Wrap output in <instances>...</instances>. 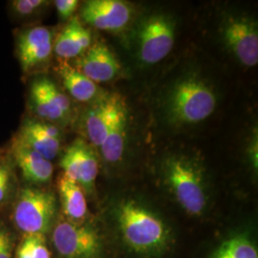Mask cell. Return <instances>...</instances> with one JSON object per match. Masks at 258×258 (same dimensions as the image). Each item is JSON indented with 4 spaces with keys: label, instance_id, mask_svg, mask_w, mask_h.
Masks as SVG:
<instances>
[{
    "label": "cell",
    "instance_id": "cell-1",
    "mask_svg": "<svg viewBox=\"0 0 258 258\" xmlns=\"http://www.w3.org/2000/svg\"><path fill=\"white\" fill-rule=\"evenodd\" d=\"M118 224L125 243L139 253H156L166 248L169 231L166 224L142 205L129 200L118 209Z\"/></svg>",
    "mask_w": 258,
    "mask_h": 258
},
{
    "label": "cell",
    "instance_id": "cell-2",
    "mask_svg": "<svg viewBox=\"0 0 258 258\" xmlns=\"http://www.w3.org/2000/svg\"><path fill=\"white\" fill-rule=\"evenodd\" d=\"M56 198L50 190L36 186L21 188L12 211V220L22 234H46L56 215Z\"/></svg>",
    "mask_w": 258,
    "mask_h": 258
},
{
    "label": "cell",
    "instance_id": "cell-3",
    "mask_svg": "<svg viewBox=\"0 0 258 258\" xmlns=\"http://www.w3.org/2000/svg\"><path fill=\"white\" fill-rule=\"evenodd\" d=\"M167 106L172 121L179 124H194L212 115L216 106V97L201 79L187 77L176 83Z\"/></svg>",
    "mask_w": 258,
    "mask_h": 258
},
{
    "label": "cell",
    "instance_id": "cell-4",
    "mask_svg": "<svg viewBox=\"0 0 258 258\" xmlns=\"http://www.w3.org/2000/svg\"><path fill=\"white\" fill-rule=\"evenodd\" d=\"M164 171L179 205L191 215L202 214L207 206V194L198 166L184 157H170L165 163Z\"/></svg>",
    "mask_w": 258,
    "mask_h": 258
},
{
    "label": "cell",
    "instance_id": "cell-5",
    "mask_svg": "<svg viewBox=\"0 0 258 258\" xmlns=\"http://www.w3.org/2000/svg\"><path fill=\"white\" fill-rule=\"evenodd\" d=\"M52 243L60 258H101L103 250L100 234L84 222L59 220L52 231Z\"/></svg>",
    "mask_w": 258,
    "mask_h": 258
},
{
    "label": "cell",
    "instance_id": "cell-6",
    "mask_svg": "<svg viewBox=\"0 0 258 258\" xmlns=\"http://www.w3.org/2000/svg\"><path fill=\"white\" fill-rule=\"evenodd\" d=\"M175 26L166 15L146 19L138 33L139 57L146 64H155L166 58L174 45Z\"/></svg>",
    "mask_w": 258,
    "mask_h": 258
},
{
    "label": "cell",
    "instance_id": "cell-7",
    "mask_svg": "<svg viewBox=\"0 0 258 258\" xmlns=\"http://www.w3.org/2000/svg\"><path fill=\"white\" fill-rule=\"evenodd\" d=\"M224 42L240 63L253 67L258 63L257 24L247 17H230L223 27Z\"/></svg>",
    "mask_w": 258,
    "mask_h": 258
},
{
    "label": "cell",
    "instance_id": "cell-8",
    "mask_svg": "<svg viewBox=\"0 0 258 258\" xmlns=\"http://www.w3.org/2000/svg\"><path fill=\"white\" fill-rule=\"evenodd\" d=\"M63 175L80 184L83 191L92 192L99 173V164L92 148L83 139H77L60 160Z\"/></svg>",
    "mask_w": 258,
    "mask_h": 258
},
{
    "label": "cell",
    "instance_id": "cell-9",
    "mask_svg": "<svg viewBox=\"0 0 258 258\" xmlns=\"http://www.w3.org/2000/svg\"><path fill=\"white\" fill-rule=\"evenodd\" d=\"M53 52V34L45 26L23 30L17 39V55L22 72L29 74L45 64Z\"/></svg>",
    "mask_w": 258,
    "mask_h": 258
},
{
    "label": "cell",
    "instance_id": "cell-10",
    "mask_svg": "<svg viewBox=\"0 0 258 258\" xmlns=\"http://www.w3.org/2000/svg\"><path fill=\"white\" fill-rule=\"evenodd\" d=\"M131 8L119 0H89L81 10L83 20L102 31H119L128 24Z\"/></svg>",
    "mask_w": 258,
    "mask_h": 258
},
{
    "label": "cell",
    "instance_id": "cell-11",
    "mask_svg": "<svg viewBox=\"0 0 258 258\" xmlns=\"http://www.w3.org/2000/svg\"><path fill=\"white\" fill-rule=\"evenodd\" d=\"M76 63L75 68L95 83L110 82L120 73L119 61L103 42L91 45Z\"/></svg>",
    "mask_w": 258,
    "mask_h": 258
},
{
    "label": "cell",
    "instance_id": "cell-12",
    "mask_svg": "<svg viewBox=\"0 0 258 258\" xmlns=\"http://www.w3.org/2000/svg\"><path fill=\"white\" fill-rule=\"evenodd\" d=\"M17 139L48 161L55 159L60 149L59 129L54 123L42 120H26Z\"/></svg>",
    "mask_w": 258,
    "mask_h": 258
},
{
    "label": "cell",
    "instance_id": "cell-13",
    "mask_svg": "<svg viewBox=\"0 0 258 258\" xmlns=\"http://www.w3.org/2000/svg\"><path fill=\"white\" fill-rule=\"evenodd\" d=\"M120 101L117 95L104 96L98 99L86 111L83 126L87 138L94 146H102Z\"/></svg>",
    "mask_w": 258,
    "mask_h": 258
},
{
    "label": "cell",
    "instance_id": "cell-14",
    "mask_svg": "<svg viewBox=\"0 0 258 258\" xmlns=\"http://www.w3.org/2000/svg\"><path fill=\"white\" fill-rule=\"evenodd\" d=\"M13 153L23 179L33 185H42L51 182L54 167L51 161L28 148L16 139L13 145Z\"/></svg>",
    "mask_w": 258,
    "mask_h": 258
},
{
    "label": "cell",
    "instance_id": "cell-15",
    "mask_svg": "<svg viewBox=\"0 0 258 258\" xmlns=\"http://www.w3.org/2000/svg\"><path fill=\"white\" fill-rule=\"evenodd\" d=\"M92 44L90 32L83 27L81 21L73 18L55 38L53 50L61 58L81 56Z\"/></svg>",
    "mask_w": 258,
    "mask_h": 258
},
{
    "label": "cell",
    "instance_id": "cell-16",
    "mask_svg": "<svg viewBox=\"0 0 258 258\" xmlns=\"http://www.w3.org/2000/svg\"><path fill=\"white\" fill-rule=\"evenodd\" d=\"M127 134V111L120 101L111 121L104 141L100 147L103 159L108 163L119 162L125 148Z\"/></svg>",
    "mask_w": 258,
    "mask_h": 258
},
{
    "label": "cell",
    "instance_id": "cell-17",
    "mask_svg": "<svg viewBox=\"0 0 258 258\" xmlns=\"http://www.w3.org/2000/svg\"><path fill=\"white\" fill-rule=\"evenodd\" d=\"M57 189L66 219L74 223H83L88 213V208L81 185L62 174L57 180Z\"/></svg>",
    "mask_w": 258,
    "mask_h": 258
},
{
    "label": "cell",
    "instance_id": "cell-18",
    "mask_svg": "<svg viewBox=\"0 0 258 258\" xmlns=\"http://www.w3.org/2000/svg\"><path fill=\"white\" fill-rule=\"evenodd\" d=\"M58 74L61 77L67 92L76 101L90 102L97 96V84L73 66L66 63L59 65Z\"/></svg>",
    "mask_w": 258,
    "mask_h": 258
},
{
    "label": "cell",
    "instance_id": "cell-19",
    "mask_svg": "<svg viewBox=\"0 0 258 258\" xmlns=\"http://www.w3.org/2000/svg\"><path fill=\"white\" fill-rule=\"evenodd\" d=\"M30 103L32 110L42 121L54 123L67 119L64 114L50 101L37 80L33 82L30 87Z\"/></svg>",
    "mask_w": 258,
    "mask_h": 258
},
{
    "label": "cell",
    "instance_id": "cell-20",
    "mask_svg": "<svg viewBox=\"0 0 258 258\" xmlns=\"http://www.w3.org/2000/svg\"><path fill=\"white\" fill-rule=\"evenodd\" d=\"M211 258H258V252L247 236L235 235L224 241Z\"/></svg>",
    "mask_w": 258,
    "mask_h": 258
},
{
    "label": "cell",
    "instance_id": "cell-21",
    "mask_svg": "<svg viewBox=\"0 0 258 258\" xmlns=\"http://www.w3.org/2000/svg\"><path fill=\"white\" fill-rule=\"evenodd\" d=\"M44 234H23L16 246L14 258H51Z\"/></svg>",
    "mask_w": 258,
    "mask_h": 258
},
{
    "label": "cell",
    "instance_id": "cell-22",
    "mask_svg": "<svg viewBox=\"0 0 258 258\" xmlns=\"http://www.w3.org/2000/svg\"><path fill=\"white\" fill-rule=\"evenodd\" d=\"M37 80L42 90L50 99V101L53 102L67 118L71 112V102L69 98L64 93L61 92L51 80L47 78H39Z\"/></svg>",
    "mask_w": 258,
    "mask_h": 258
},
{
    "label": "cell",
    "instance_id": "cell-23",
    "mask_svg": "<svg viewBox=\"0 0 258 258\" xmlns=\"http://www.w3.org/2000/svg\"><path fill=\"white\" fill-rule=\"evenodd\" d=\"M15 190V174L11 163L0 161V207L12 198Z\"/></svg>",
    "mask_w": 258,
    "mask_h": 258
},
{
    "label": "cell",
    "instance_id": "cell-24",
    "mask_svg": "<svg viewBox=\"0 0 258 258\" xmlns=\"http://www.w3.org/2000/svg\"><path fill=\"white\" fill-rule=\"evenodd\" d=\"M44 0H14L10 3L11 11L20 19L37 15L47 5Z\"/></svg>",
    "mask_w": 258,
    "mask_h": 258
},
{
    "label": "cell",
    "instance_id": "cell-25",
    "mask_svg": "<svg viewBox=\"0 0 258 258\" xmlns=\"http://www.w3.org/2000/svg\"><path fill=\"white\" fill-rule=\"evenodd\" d=\"M15 250L16 243L12 231L0 223V258H14Z\"/></svg>",
    "mask_w": 258,
    "mask_h": 258
},
{
    "label": "cell",
    "instance_id": "cell-26",
    "mask_svg": "<svg viewBox=\"0 0 258 258\" xmlns=\"http://www.w3.org/2000/svg\"><path fill=\"white\" fill-rule=\"evenodd\" d=\"M55 6L59 18L62 20H67L72 18L76 10L79 6L77 0H56Z\"/></svg>",
    "mask_w": 258,
    "mask_h": 258
},
{
    "label": "cell",
    "instance_id": "cell-27",
    "mask_svg": "<svg viewBox=\"0 0 258 258\" xmlns=\"http://www.w3.org/2000/svg\"><path fill=\"white\" fill-rule=\"evenodd\" d=\"M2 160H4V157H3V153H2V151L0 150V161H2Z\"/></svg>",
    "mask_w": 258,
    "mask_h": 258
}]
</instances>
